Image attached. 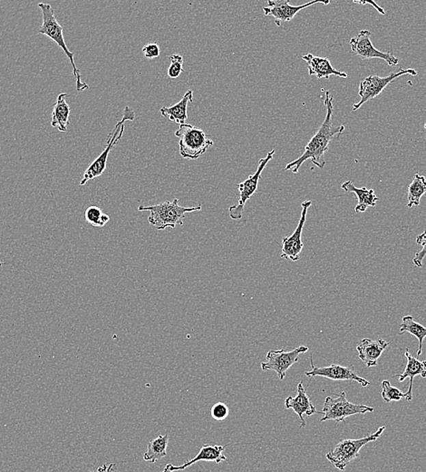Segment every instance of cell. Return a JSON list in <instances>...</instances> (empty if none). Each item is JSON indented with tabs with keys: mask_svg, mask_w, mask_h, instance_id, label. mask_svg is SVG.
<instances>
[{
	"mask_svg": "<svg viewBox=\"0 0 426 472\" xmlns=\"http://www.w3.org/2000/svg\"><path fill=\"white\" fill-rule=\"evenodd\" d=\"M325 105L327 108V114H325L324 121L313 138L306 145L304 153L296 160L287 164L286 171L291 170L294 174H297L300 167L307 160H311L312 163L319 169H324L325 164L324 156L325 153L330 149L331 141L336 136H341L345 132L344 125H339V127L333 125V96L330 91L325 92Z\"/></svg>",
	"mask_w": 426,
	"mask_h": 472,
	"instance_id": "6da1fadb",
	"label": "cell"
},
{
	"mask_svg": "<svg viewBox=\"0 0 426 472\" xmlns=\"http://www.w3.org/2000/svg\"><path fill=\"white\" fill-rule=\"evenodd\" d=\"M38 8L41 10L42 18H43L42 26L38 32V34L46 36L47 38L54 41L58 47L62 49L66 57L68 58L72 68H73L74 77L76 78L77 90L81 92L88 89L89 86L83 82L80 71L75 62L74 53L70 51L66 46L65 36H64V29L55 18V10H53L51 5L46 4V3H39Z\"/></svg>",
	"mask_w": 426,
	"mask_h": 472,
	"instance_id": "7a4b0ae2",
	"label": "cell"
},
{
	"mask_svg": "<svg viewBox=\"0 0 426 472\" xmlns=\"http://www.w3.org/2000/svg\"><path fill=\"white\" fill-rule=\"evenodd\" d=\"M139 211H149L148 222L159 231L166 228H175L183 225L185 214L191 212L202 210V206L195 208H183L179 206V199L174 198L171 202H164L151 206H140Z\"/></svg>",
	"mask_w": 426,
	"mask_h": 472,
	"instance_id": "3957f363",
	"label": "cell"
},
{
	"mask_svg": "<svg viewBox=\"0 0 426 472\" xmlns=\"http://www.w3.org/2000/svg\"><path fill=\"white\" fill-rule=\"evenodd\" d=\"M135 119V111L132 110L129 107L125 108L121 121L117 123L112 132L108 136L107 147H105L101 155H100L98 158L89 166L88 169L85 170V172L83 173V179L80 182V186H85V184H88V182L94 179V178L101 177V175L104 174L105 169H107L108 156H109L111 151H112L115 145L121 140L122 136L124 135V123L127 121H133Z\"/></svg>",
	"mask_w": 426,
	"mask_h": 472,
	"instance_id": "277c9868",
	"label": "cell"
},
{
	"mask_svg": "<svg viewBox=\"0 0 426 472\" xmlns=\"http://www.w3.org/2000/svg\"><path fill=\"white\" fill-rule=\"evenodd\" d=\"M175 136L180 138V155L185 159L196 160L209 148L213 147V141L209 138L204 131L194 125H181L175 132Z\"/></svg>",
	"mask_w": 426,
	"mask_h": 472,
	"instance_id": "5b68a950",
	"label": "cell"
},
{
	"mask_svg": "<svg viewBox=\"0 0 426 472\" xmlns=\"http://www.w3.org/2000/svg\"><path fill=\"white\" fill-rule=\"evenodd\" d=\"M385 429V426L380 427L374 434L358 438V440L347 438V440H341L325 455V457L336 469L344 471L351 462L359 456L360 449L367 443L377 440L382 435Z\"/></svg>",
	"mask_w": 426,
	"mask_h": 472,
	"instance_id": "8992f818",
	"label": "cell"
},
{
	"mask_svg": "<svg viewBox=\"0 0 426 472\" xmlns=\"http://www.w3.org/2000/svg\"><path fill=\"white\" fill-rule=\"evenodd\" d=\"M374 408L367 405L351 403L347 399L346 393L342 392L336 395V398H325L324 407L319 413L323 414L320 421H344L349 416L364 414L367 412H374Z\"/></svg>",
	"mask_w": 426,
	"mask_h": 472,
	"instance_id": "52a82bcc",
	"label": "cell"
},
{
	"mask_svg": "<svg viewBox=\"0 0 426 472\" xmlns=\"http://www.w3.org/2000/svg\"><path fill=\"white\" fill-rule=\"evenodd\" d=\"M405 75H416L417 71L413 69H398L397 71L390 73L388 77H378V75H370L364 78L359 85V97L360 101L353 105V111L358 110L362 105L375 99L389 86L390 83Z\"/></svg>",
	"mask_w": 426,
	"mask_h": 472,
	"instance_id": "ba28073f",
	"label": "cell"
},
{
	"mask_svg": "<svg viewBox=\"0 0 426 472\" xmlns=\"http://www.w3.org/2000/svg\"><path fill=\"white\" fill-rule=\"evenodd\" d=\"M275 150L271 151L266 156V158H261L258 162L257 170L254 175H250L248 179L242 182L238 186L239 192V200L236 206H230L229 208V216L232 220H239L242 218V213H243L245 205L248 201L252 198V195L257 192L258 182H260L261 174L265 169L267 164L273 159L275 155Z\"/></svg>",
	"mask_w": 426,
	"mask_h": 472,
	"instance_id": "9c48e42d",
	"label": "cell"
},
{
	"mask_svg": "<svg viewBox=\"0 0 426 472\" xmlns=\"http://www.w3.org/2000/svg\"><path fill=\"white\" fill-rule=\"evenodd\" d=\"M371 32L367 29L361 30L355 38L350 39L351 54L356 55L361 60H371V58H380L385 60L390 66H397L399 63L397 58H395L392 50L388 52H382L373 46L371 41Z\"/></svg>",
	"mask_w": 426,
	"mask_h": 472,
	"instance_id": "30bf717a",
	"label": "cell"
},
{
	"mask_svg": "<svg viewBox=\"0 0 426 472\" xmlns=\"http://www.w3.org/2000/svg\"><path fill=\"white\" fill-rule=\"evenodd\" d=\"M308 346H299L292 351H286L283 349L280 350H271L267 353V362L261 363V369L264 371H273L277 373L278 379L283 381L285 379L287 371L299 362L300 354L307 353Z\"/></svg>",
	"mask_w": 426,
	"mask_h": 472,
	"instance_id": "8fae6325",
	"label": "cell"
},
{
	"mask_svg": "<svg viewBox=\"0 0 426 472\" xmlns=\"http://www.w3.org/2000/svg\"><path fill=\"white\" fill-rule=\"evenodd\" d=\"M313 356L310 357L311 370L306 371L305 375L314 378V377H323L332 380V381H355L358 382L362 387L369 386L370 382L366 379L361 378L356 373L353 366L345 367L338 364L325 366V367H317L314 365Z\"/></svg>",
	"mask_w": 426,
	"mask_h": 472,
	"instance_id": "7c38bea8",
	"label": "cell"
},
{
	"mask_svg": "<svg viewBox=\"0 0 426 472\" xmlns=\"http://www.w3.org/2000/svg\"><path fill=\"white\" fill-rule=\"evenodd\" d=\"M316 4L328 5L330 0H315L300 5H292L289 0H269L268 7L263 8L264 16H271L275 18L277 26H281V22H289L295 18L299 11Z\"/></svg>",
	"mask_w": 426,
	"mask_h": 472,
	"instance_id": "4fadbf2b",
	"label": "cell"
},
{
	"mask_svg": "<svg viewBox=\"0 0 426 472\" xmlns=\"http://www.w3.org/2000/svg\"><path fill=\"white\" fill-rule=\"evenodd\" d=\"M311 205V201H305V202L302 203V216H300L299 225H297L296 230L294 231V233L291 236L284 237L282 239L281 258L291 260L292 262L299 261L300 253H302L303 247H304L302 240L303 228H304L306 220H307L308 211Z\"/></svg>",
	"mask_w": 426,
	"mask_h": 472,
	"instance_id": "5bb4252c",
	"label": "cell"
},
{
	"mask_svg": "<svg viewBox=\"0 0 426 472\" xmlns=\"http://www.w3.org/2000/svg\"><path fill=\"white\" fill-rule=\"evenodd\" d=\"M285 408L287 410H293L299 416L300 429L304 428L306 426L304 414L310 417V416L317 412L316 408H315L314 404L312 403L310 397H308L307 392H306L305 388L303 386L302 382L297 385V395L296 397L289 396V397L285 399Z\"/></svg>",
	"mask_w": 426,
	"mask_h": 472,
	"instance_id": "9a60e30c",
	"label": "cell"
},
{
	"mask_svg": "<svg viewBox=\"0 0 426 472\" xmlns=\"http://www.w3.org/2000/svg\"><path fill=\"white\" fill-rule=\"evenodd\" d=\"M226 449V446L224 445H209V444H205L202 447L199 454L196 455L193 459L189 460V462H185V464L180 466H174L172 464H167V467L172 472L176 471H183L186 469L190 467V466L194 465V463L198 462H215L216 464H219L222 462L227 460L226 456L224 455V451Z\"/></svg>",
	"mask_w": 426,
	"mask_h": 472,
	"instance_id": "2e32d148",
	"label": "cell"
},
{
	"mask_svg": "<svg viewBox=\"0 0 426 472\" xmlns=\"http://www.w3.org/2000/svg\"><path fill=\"white\" fill-rule=\"evenodd\" d=\"M302 60L307 63L308 74L315 75L317 79H321V78L330 79L331 75H336V77L342 78L347 77L346 72L339 71L334 68L327 58L316 57L312 54H307L303 55Z\"/></svg>",
	"mask_w": 426,
	"mask_h": 472,
	"instance_id": "e0dca14e",
	"label": "cell"
},
{
	"mask_svg": "<svg viewBox=\"0 0 426 472\" xmlns=\"http://www.w3.org/2000/svg\"><path fill=\"white\" fill-rule=\"evenodd\" d=\"M389 346L385 340L363 339L356 347L361 361L366 363L367 367H375L377 365L378 359Z\"/></svg>",
	"mask_w": 426,
	"mask_h": 472,
	"instance_id": "ac0fdd59",
	"label": "cell"
},
{
	"mask_svg": "<svg viewBox=\"0 0 426 472\" xmlns=\"http://www.w3.org/2000/svg\"><path fill=\"white\" fill-rule=\"evenodd\" d=\"M405 356L408 359V364H406L405 371L402 374H397V377L399 378L400 382L405 381L406 378L410 379L408 392L405 393V399L406 401H411L413 399V393H412V390H413L414 378L417 375L425 378L426 361L421 362L417 358H414L411 353H409L408 349H406Z\"/></svg>",
	"mask_w": 426,
	"mask_h": 472,
	"instance_id": "d6986e66",
	"label": "cell"
},
{
	"mask_svg": "<svg viewBox=\"0 0 426 472\" xmlns=\"http://www.w3.org/2000/svg\"><path fill=\"white\" fill-rule=\"evenodd\" d=\"M341 188L347 192H354L358 198V203L356 206V213H364L369 208H375L380 198L377 197L374 190L362 187L358 188L351 181L342 184Z\"/></svg>",
	"mask_w": 426,
	"mask_h": 472,
	"instance_id": "ffe728a7",
	"label": "cell"
},
{
	"mask_svg": "<svg viewBox=\"0 0 426 472\" xmlns=\"http://www.w3.org/2000/svg\"><path fill=\"white\" fill-rule=\"evenodd\" d=\"M193 100L194 92L188 90L177 104L170 108H161L160 109L161 116L167 117L178 125L185 124L186 120L188 119V105L189 103L193 102Z\"/></svg>",
	"mask_w": 426,
	"mask_h": 472,
	"instance_id": "44dd1931",
	"label": "cell"
},
{
	"mask_svg": "<svg viewBox=\"0 0 426 472\" xmlns=\"http://www.w3.org/2000/svg\"><path fill=\"white\" fill-rule=\"evenodd\" d=\"M68 97V95L65 93L58 95L57 102L53 108L51 125L62 133L68 131L69 124L71 109L66 102Z\"/></svg>",
	"mask_w": 426,
	"mask_h": 472,
	"instance_id": "7402d4cb",
	"label": "cell"
},
{
	"mask_svg": "<svg viewBox=\"0 0 426 472\" xmlns=\"http://www.w3.org/2000/svg\"><path fill=\"white\" fill-rule=\"evenodd\" d=\"M169 435H160L158 438L149 441L147 451L144 454L146 462L155 463L157 460L167 456V447H168Z\"/></svg>",
	"mask_w": 426,
	"mask_h": 472,
	"instance_id": "603a6c76",
	"label": "cell"
},
{
	"mask_svg": "<svg viewBox=\"0 0 426 472\" xmlns=\"http://www.w3.org/2000/svg\"><path fill=\"white\" fill-rule=\"evenodd\" d=\"M399 332L400 334L409 332V334L417 338L419 342V348L416 356L417 357L421 356L423 353V342H424V339L426 337V327L416 323L411 315H406V316L403 317Z\"/></svg>",
	"mask_w": 426,
	"mask_h": 472,
	"instance_id": "cb8c5ba5",
	"label": "cell"
},
{
	"mask_svg": "<svg viewBox=\"0 0 426 472\" xmlns=\"http://www.w3.org/2000/svg\"><path fill=\"white\" fill-rule=\"evenodd\" d=\"M426 192V178L424 175L419 174L414 175V179L408 187V208H412L414 206L420 205V200L423 195Z\"/></svg>",
	"mask_w": 426,
	"mask_h": 472,
	"instance_id": "d4e9b609",
	"label": "cell"
},
{
	"mask_svg": "<svg viewBox=\"0 0 426 472\" xmlns=\"http://www.w3.org/2000/svg\"><path fill=\"white\" fill-rule=\"evenodd\" d=\"M85 218L86 223L94 227H104L110 221V216L108 214L103 213L101 209L94 206H89L86 209Z\"/></svg>",
	"mask_w": 426,
	"mask_h": 472,
	"instance_id": "484cf974",
	"label": "cell"
},
{
	"mask_svg": "<svg viewBox=\"0 0 426 472\" xmlns=\"http://www.w3.org/2000/svg\"><path fill=\"white\" fill-rule=\"evenodd\" d=\"M405 393L402 390L392 386L389 381L382 382V398L385 402L399 401L401 399L405 398Z\"/></svg>",
	"mask_w": 426,
	"mask_h": 472,
	"instance_id": "4316f807",
	"label": "cell"
},
{
	"mask_svg": "<svg viewBox=\"0 0 426 472\" xmlns=\"http://www.w3.org/2000/svg\"><path fill=\"white\" fill-rule=\"evenodd\" d=\"M170 60H171V66H169L167 74L170 78L175 79V78L179 77L185 71L183 69V58L181 55L175 54L170 58Z\"/></svg>",
	"mask_w": 426,
	"mask_h": 472,
	"instance_id": "83f0119b",
	"label": "cell"
},
{
	"mask_svg": "<svg viewBox=\"0 0 426 472\" xmlns=\"http://www.w3.org/2000/svg\"><path fill=\"white\" fill-rule=\"evenodd\" d=\"M416 244L422 245L423 248L420 252H417L416 256H414L413 264L416 265V267L422 268L423 261H424L425 257L426 256V229L424 233L416 237Z\"/></svg>",
	"mask_w": 426,
	"mask_h": 472,
	"instance_id": "f1b7e54d",
	"label": "cell"
},
{
	"mask_svg": "<svg viewBox=\"0 0 426 472\" xmlns=\"http://www.w3.org/2000/svg\"><path fill=\"white\" fill-rule=\"evenodd\" d=\"M211 415L214 420L218 421H224L229 416V408L224 402H218V403L214 404L211 407Z\"/></svg>",
	"mask_w": 426,
	"mask_h": 472,
	"instance_id": "f546056e",
	"label": "cell"
},
{
	"mask_svg": "<svg viewBox=\"0 0 426 472\" xmlns=\"http://www.w3.org/2000/svg\"><path fill=\"white\" fill-rule=\"evenodd\" d=\"M143 52L144 57L148 58V60H154V58H157L160 55V47L155 43L148 44L143 47Z\"/></svg>",
	"mask_w": 426,
	"mask_h": 472,
	"instance_id": "4dcf8cb0",
	"label": "cell"
},
{
	"mask_svg": "<svg viewBox=\"0 0 426 472\" xmlns=\"http://www.w3.org/2000/svg\"><path fill=\"white\" fill-rule=\"evenodd\" d=\"M117 471V468H116V464L115 463H111V464L107 465V464H104L102 465L101 467H99L97 469V471L96 472H116ZM89 472H94V471H89Z\"/></svg>",
	"mask_w": 426,
	"mask_h": 472,
	"instance_id": "1f68e13d",
	"label": "cell"
},
{
	"mask_svg": "<svg viewBox=\"0 0 426 472\" xmlns=\"http://www.w3.org/2000/svg\"><path fill=\"white\" fill-rule=\"evenodd\" d=\"M356 3V4H361V5H372L373 7L375 8L380 12V14H382V15H386V11L383 10V8H381L380 5H378L377 3L374 1H371V0H369V1H354Z\"/></svg>",
	"mask_w": 426,
	"mask_h": 472,
	"instance_id": "d6a6232c",
	"label": "cell"
},
{
	"mask_svg": "<svg viewBox=\"0 0 426 472\" xmlns=\"http://www.w3.org/2000/svg\"><path fill=\"white\" fill-rule=\"evenodd\" d=\"M163 472H172V471L169 470V468L167 467V466H165V469H164Z\"/></svg>",
	"mask_w": 426,
	"mask_h": 472,
	"instance_id": "836d02e7",
	"label": "cell"
},
{
	"mask_svg": "<svg viewBox=\"0 0 426 472\" xmlns=\"http://www.w3.org/2000/svg\"><path fill=\"white\" fill-rule=\"evenodd\" d=\"M3 264H3V262H0V267H1Z\"/></svg>",
	"mask_w": 426,
	"mask_h": 472,
	"instance_id": "e575fe53",
	"label": "cell"
},
{
	"mask_svg": "<svg viewBox=\"0 0 426 472\" xmlns=\"http://www.w3.org/2000/svg\"><path fill=\"white\" fill-rule=\"evenodd\" d=\"M425 134H426V123L425 124Z\"/></svg>",
	"mask_w": 426,
	"mask_h": 472,
	"instance_id": "d590c367",
	"label": "cell"
}]
</instances>
